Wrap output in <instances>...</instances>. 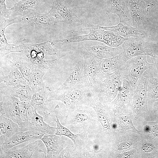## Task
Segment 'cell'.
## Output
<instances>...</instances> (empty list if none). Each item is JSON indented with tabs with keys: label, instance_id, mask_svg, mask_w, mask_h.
<instances>
[{
	"label": "cell",
	"instance_id": "9a60e30c",
	"mask_svg": "<svg viewBox=\"0 0 158 158\" xmlns=\"http://www.w3.org/2000/svg\"><path fill=\"white\" fill-rule=\"evenodd\" d=\"M101 29L114 32L124 37H136L144 39L149 37L146 31L130 25H124L121 22L114 26H102L89 23L87 30Z\"/></svg>",
	"mask_w": 158,
	"mask_h": 158
},
{
	"label": "cell",
	"instance_id": "d6a6232c",
	"mask_svg": "<svg viewBox=\"0 0 158 158\" xmlns=\"http://www.w3.org/2000/svg\"><path fill=\"white\" fill-rule=\"evenodd\" d=\"M126 37H122L114 32L104 30L103 33L102 42L107 45L118 48L126 40Z\"/></svg>",
	"mask_w": 158,
	"mask_h": 158
},
{
	"label": "cell",
	"instance_id": "f1b7e54d",
	"mask_svg": "<svg viewBox=\"0 0 158 158\" xmlns=\"http://www.w3.org/2000/svg\"><path fill=\"white\" fill-rule=\"evenodd\" d=\"M11 62V70L7 76L0 70V83L4 82L8 86L15 87L20 83H26V81L15 64Z\"/></svg>",
	"mask_w": 158,
	"mask_h": 158
},
{
	"label": "cell",
	"instance_id": "7c38bea8",
	"mask_svg": "<svg viewBox=\"0 0 158 158\" xmlns=\"http://www.w3.org/2000/svg\"><path fill=\"white\" fill-rule=\"evenodd\" d=\"M151 69L147 70L143 73L134 90L132 106L136 111H148L147 87Z\"/></svg>",
	"mask_w": 158,
	"mask_h": 158
},
{
	"label": "cell",
	"instance_id": "3957f363",
	"mask_svg": "<svg viewBox=\"0 0 158 158\" xmlns=\"http://www.w3.org/2000/svg\"><path fill=\"white\" fill-rule=\"evenodd\" d=\"M121 77L119 70L97 76L91 89L102 104L108 106L116 97L122 86Z\"/></svg>",
	"mask_w": 158,
	"mask_h": 158
},
{
	"label": "cell",
	"instance_id": "74e56055",
	"mask_svg": "<svg viewBox=\"0 0 158 158\" xmlns=\"http://www.w3.org/2000/svg\"><path fill=\"white\" fill-rule=\"evenodd\" d=\"M74 149L73 143L69 145L60 153L59 158H72V154Z\"/></svg>",
	"mask_w": 158,
	"mask_h": 158
},
{
	"label": "cell",
	"instance_id": "ab89813d",
	"mask_svg": "<svg viewBox=\"0 0 158 158\" xmlns=\"http://www.w3.org/2000/svg\"><path fill=\"white\" fill-rule=\"evenodd\" d=\"M147 7V14L155 6L158 2V0H144Z\"/></svg>",
	"mask_w": 158,
	"mask_h": 158
},
{
	"label": "cell",
	"instance_id": "7bdbcfd3",
	"mask_svg": "<svg viewBox=\"0 0 158 158\" xmlns=\"http://www.w3.org/2000/svg\"><path fill=\"white\" fill-rule=\"evenodd\" d=\"M153 109L158 119V101L153 103Z\"/></svg>",
	"mask_w": 158,
	"mask_h": 158
},
{
	"label": "cell",
	"instance_id": "277c9868",
	"mask_svg": "<svg viewBox=\"0 0 158 158\" xmlns=\"http://www.w3.org/2000/svg\"><path fill=\"white\" fill-rule=\"evenodd\" d=\"M154 64L148 63L146 56L141 55L128 60L119 70L121 77L128 81L135 89L137 82L144 72L148 69L154 68Z\"/></svg>",
	"mask_w": 158,
	"mask_h": 158
},
{
	"label": "cell",
	"instance_id": "7a4b0ae2",
	"mask_svg": "<svg viewBox=\"0 0 158 158\" xmlns=\"http://www.w3.org/2000/svg\"><path fill=\"white\" fill-rule=\"evenodd\" d=\"M91 92L89 81L82 85L73 87H60L51 91L48 97L49 101L61 102L66 110L73 109L83 105H88L89 98Z\"/></svg>",
	"mask_w": 158,
	"mask_h": 158
},
{
	"label": "cell",
	"instance_id": "cb8c5ba5",
	"mask_svg": "<svg viewBox=\"0 0 158 158\" xmlns=\"http://www.w3.org/2000/svg\"><path fill=\"white\" fill-rule=\"evenodd\" d=\"M38 140L19 149L12 151H5L0 149V158H31L40 145L41 142Z\"/></svg>",
	"mask_w": 158,
	"mask_h": 158
},
{
	"label": "cell",
	"instance_id": "8d00e7d4",
	"mask_svg": "<svg viewBox=\"0 0 158 158\" xmlns=\"http://www.w3.org/2000/svg\"><path fill=\"white\" fill-rule=\"evenodd\" d=\"M6 0H0V17L9 19L13 11V8L8 9L5 3Z\"/></svg>",
	"mask_w": 158,
	"mask_h": 158
},
{
	"label": "cell",
	"instance_id": "d4e9b609",
	"mask_svg": "<svg viewBox=\"0 0 158 158\" xmlns=\"http://www.w3.org/2000/svg\"><path fill=\"white\" fill-rule=\"evenodd\" d=\"M20 131L18 124L11 119L0 116V146L16 133Z\"/></svg>",
	"mask_w": 158,
	"mask_h": 158
},
{
	"label": "cell",
	"instance_id": "2e32d148",
	"mask_svg": "<svg viewBox=\"0 0 158 158\" xmlns=\"http://www.w3.org/2000/svg\"><path fill=\"white\" fill-rule=\"evenodd\" d=\"M79 50L83 59L85 73L92 86L95 82L97 76L101 75V64L102 59L89 51Z\"/></svg>",
	"mask_w": 158,
	"mask_h": 158
},
{
	"label": "cell",
	"instance_id": "4316f807",
	"mask_svg": "<svg viewBox=\"0 0 158 158\" xmlns=\"http://www.w3.org/2000/svg\"><path fill=\"white\" fill-rule=\"evenodd\" d=\"M3 95H10L18 98L21 101L30 102L34 92L27 83H20L15 87L1 92Z\"/></svg>",
	"mask_w": 158,
	"mask_h": 158
},
{
	"label": "cell",
	"instance_id": "44dd1931",
	"mask_svg": "<svg viewBox=\"0 0 158 158\" xmlns=\"http://www.w3.org/2000/svg\"><path fill=\"white\" fill-rule=\"evenodd\" d=\"M51 91L48 87L39 92H34L30 102L37 112L44 117L50 114L49 96Z\"/></svg>",
	"mask_w": 158,
	"mask_h": 158
},
{
	"label": "cell",
	"instance_id": "603a6c76",
	"mask_svg": "<svg viewBox=\"0 0 158 158\" xmlns=\"http://www.w3.org/2000/svg\"><path fill=\"white\" fill-rule=\"evenodd\" d=\"M78 49L90 52L102 59L110 58L123 52L118 48L104 44H85L80 46Z\"/></svg>",
	"mask_w": 158,
	"mask_h": 158
},
{
	"label": "cell",
	"instance_id": "f6af8a7d",
	"mask_svg": "<svg viewBox=\"0 0 158 158\" xmlns=\"http://www.w3.org/2000/svg\"><path fill=\"white\" fill-rule=\"evenodd\" d=\"M128 2V1H140V0H127Z\"/></svg>",
	"mask_w": 158,
	"mask_h": 158
},
{
	"label": "cell",
	"instance_id": "ba28073f",
	"mask_svg": "<svg viewBox=\"0 0 158 158\" xmlns=\"http://www.w3.org/2000/svg\"><path fill=\"white\" fill-rule=\"evenodd\" d=\"M88 105L92 107L95 111L98 120L102 131L101 136H110L111 134L113 122V111L108 106L102 104L93 92L90 94Z\"/></svg>",
	"mask_w": 158,
	"mask_h": 158
},
{
	"label": "cell",
	"instance_id": "484cf974",
	"mask_svg": "<svg viewBox=\"0 0 158 158\" xmlns=\"http://www.w3.org/2000/svg\"><path fill=\"white\" fill-rule=\"evenodd\" d=\"M41 1V0H21L15 2L10 18L22 16L31 12L37 11Z\"/></svg>",
	"mask_w": 158,
	"mask_h": 158
},
{
	"label": "cell",
	"instance_id": "ee69618b",
	"mask_svg": "<svg viewBox=\"0 0 158 158\" xmlns=\"http://www.w3.org/2000/svg\"><path fill=\"white\" fill-rule=\"evenodd\" d=\"M152 9H153L154 11L158 14V2L156 5L152 8Z\"/></svg>",
	"mask_w": 158,
	"mask_h": 158
},
{
	"label": "cell",
	"instance_id": "8fae6325",
	"mask_svg": "<svg viewBox=\"0 0 158 158\" xmlns=\"http://www.w3.org/2000/svg\"><path fill=\"white\" fill-rule=\"evenodd\" d=\"M43 118L44 117L38 114L32 106L28 112L26 121L23 122L22 126L20 127V131L35 130L44 134H55L56 128L50 126L44 121Z\"/></svg>",
	"mask_w": 158,
	"mask_h": 158
},
{
	"label": "cell",
	"instance_id": "60d3db41",
	"mask_svg": "<svg viewBox=\"0 0 158 158\" xmlns=\"http://www.w3.org/2000/svg\"><path fill=\"white\" fill-rule=\"evenodd\" d=\"M132 143L130 141H126L119 144L117 146V149L121 150L126 149L130 147Z\"/></svg>",
	"mask_w": 158,
	"mask_h": 158
},
{
	"label": "cell",
	"instance_id": "5bb4252c",
	"mask_svg": "<svg viewBox=\"0 0 158 158\" xmlns=\"http://www.w3.org/2000/svg\"><path fill=\"white\" fill-rule=\"evenodd\" d=\"M44 144L47 151V158H59L60 152L72 143L68 137L56 134H45L40 139Z\"/></svg>",
	"mask_w": 158,
	"mask_h": 158
},
{
	"label": "cell",
	"instance_id": "1f68e13d",
	"mask_svg": "<svg viewBox=\"0 0 158 158\" xmlns=\"http://www.w3.org/2000/svg\"><path fill=\"white\" fill-rule=\"evenodd\" d=\"M102 138L99 133L89 134L87 148L92 158H95L103 150Z\"/></svg>",
	"mask_w": 158,
	"mask_h": 158
},
{
	"label": "cell",
	"instance_id": "d590c367",
	"mask_svg": "<svg viewBox=\"0 0 158 158\" xmlns=\"http://www.w3.org/2000/svg\"><path fill=\"white\" fill-rule=\"evenodd\" d=\"M32 106L30 102L21 101L20 104V116L23 122L26 121L28 112Z\"/></svg>",
	"mask_w": 158,
	"mask_h": 158
},
{
	"label": "cell",
	"instance_id": "b9f144b4",
	"mask_svg": "<svg viewBox=\"0 0 158 158\" xmlns=\"http://www.w3.org/2000/svg\"><path fill=\"white\" fill-rule=\"evenodd\" d=\"M152 59L154 63V65L157 69V76L158 77V56L155 55L152 56Z\"/></svg>",
	"mask_w": 158,
	"mask_h": 158
},
{
	"label": "cell",
	"instance_id": "30bf717a",
	"mask_svg": "<svg viewBox=\"0 0 158 158\" xmlns=\"http://www.w3.org/2000/svg\"><path fill=\"white\" fill-rule=\"evenodd\" d=\"M23 41V40L18 44L16 47L18 52L26 54L34 52L36 54L41 53L44 55L62 57L60 50L62 47L56 40H49L36 44L24 43Z\"/></svg>",
	"mask_w": 158,
	"mask_h": 158
},
{
	"label": "cell",
	"instance_id": "f35d334b",
	"mask_svg": "<svg viewBox=\"0 0 158 158\" xmlns=\"http://www.w3.org/2000/svg\"><path fill=\"white\" fill-rule=\"evenodd\" d=\"M147 130L150 132L152 136L158 140V122H149Z\"/></svg>",
	"mask_w": 158,
	"mask_h": 158
},
{
	"label": "cell",
	"instance_id": "ffe728a7",
	"mask_svg": "<svg viewBox=\"0 0 158 158\" xmlns=\"http://www.w3.org/2000/svg\"><path fill=\"white\" fill-rule=\"evenodd\" d=\"M89 81L85 74L83 57L73 63L69 75L60 87H73L82 85Z\"/></svg>",
	"mask_w": 158,
	"mask_h": 158
},
{
	"label": "cell",
	"instance_id": "ac0fdd59",
	"mask_svg": "<svg viewBox=\"0 0 158 158\" xmlns=\"http://www.w3.org/2000/svg\"><path fill=\"white\" fill-rule=\"evenodd\" d=\"M135 89L128 81L123 79L121 88L108 107L113 111L128 107L132 100Z\"/></svg>",
	"mask_w": 158,
	"mask_h": 158
},
{
	"label": "cell",
	"instance_id": "d6986e66",
	"mask_svg": "<svg viewBox=\"0 0 158 158\" xmlns=\"http://www.w3.org/2000/svg\"><path fill=\"white\" fill-rule=\"evenodd\" d=\"M44 135L39 131L32 130L19 131L4 142L0 149L8 151L13 147L24 142L40 140Z\"/></svg>",
	"mask_w": 158,
	"mask_h": 158
},
{
	"label": "cell",
	"instance_id": "83f0119b",
	"mask_svg": "<svg viewBox=\"0 0 158 158\" xmlns=\"http://www.w3.org/2000/svg\"><path fill=\"white\" fill-rule=\"evenodd\" d=\"M125 62L123 59V52L110 58L102 59L101 75L109 74L119 70Z\"/></svg>",
	"mask_w": 158,
	"mask_h": 158
},
{
	"label": "cell",
	"instance_id": "4dcf8cb0",
	"mask_svg": "<svg viewBox=\"0 0 158 158\" xmlns=\"http://www.w3.org/2000/svg\"><path fill=\"white\" fill-rule=\"evenodd\" d=\"M45 73L35 66L32 70L28 83L34 92H39L44 89L43 78Z\"/></svg>",
	"mask_w": 158,
	"mask_h": 158
},
{
	"label": "cell",
	"instance_id": "7402d4cb",
	"mask_svg": "<svg viewBox=\"0 0 158 158\" xmlns=\"http://www.w3.org/2000/svg\"><path fill=\"white\" fill-rule=\"evenodd\" d=\"M107 1L109 11L118 16L120 22L132 26L127 0H107Z\"/></svg>",
	"mask_w": 158,
	"mask_h": 158
},
{
	"label": "cell",
	"instance_id": "bcb514c9",
	"mask_svg": "<svg viewBox=\"0 0 158 158\" xmlns=\"http://www.w3.org/2000/svg\"><path fill=\"white\" fill-rule=\"evenodd\" d=\"M20 0H13V1H15V2H18Z\"/></svg>",
	"mask_w": 158,
	"mask_h": 158
},
{
	"label": "cell",
	"instance_id": "9c48e42d",
	"mask_svg": "<svg viewBox=\"0 0 158 158\" xmlns=\"http://www.w3.org/2000/svg\"><path fill=\"white\" fill-rule=\"evenodd\" d=\"M20 16V23L25 25V32L27 33L36 32L50 27L57 23L49 13H41L35 11Z\"/></svg>",
	"mask_w": 158,
	"mask_h": 158
},
{
	"label": "cell",
	"instance_id": "e575fe53",
	"mask_svg": "<svg viewBox=\"0 0 158 158\" xmlns=\"http://www.w3.org/2000/svg\"><path fill=\"white\" fill-rule=\"evenodd\" d=\"M18 68L25 79L29 83L31 74L35 66L27 59L16 58L12 61Z\"/></svg>",
	"mask_w": 158,
	"mask_h": 158
},
{
	"label": "cell",
	"instance_id": "f546056e",
	"mask_svg": "<svg viewBox=\"0 0 158 158\" xmlns=\"http://www.w3.org/2000/svg\"><path fill=\"white\" fill-rule=\"evenodd\" d=\"M89 30L90 33L89 34L61 39V41L64 45L73 43L87 41H95L102 42L103 33L104 31V30L91 29Z\"/></svg>",
	"mask_w": 158,
	"mask_h": 158
},
{
	"label": "cell",
	"instance_id": "52a82bcc",
	"mask_svg": "<svg viewBox=\"0 0 158 158\" xmlns=\"http://www.w3.org/2000/svg\"><path fill=\"white\" fill-rule=\"evenodd\" d=\"M122 46L123 59L125 62L132 58L139 56L156 55L152 43L145 41L141 38L126 37Z\"/></svg>",
	"mask_w": 158,
	"mask_h": 158
},
{
	"label": "cell",
	"instance_id": "5b68a950",
	"mask_svg": "<svg viewBox=\"0 0 158 158\" xmlns=\"http://www.w3.org/2000/svg\"><path fill=\"white\" fill-rule=\"evenodd\" d=\"M57 119L56 131L55 134L66 136L69 138L74 145L72 158H91L92 156L87 148L89 133L84 132L78 134H74L70 130L61 124L58 116Z\"/></svg>",
	"mask_w": 158,
	"mask_h": 158
},
{
	"label": "cell",
	"instance_id": "6da1fadb",
	"mask_svg": "<svg viewBox=\"0 0 158 158\" xmlns=\"http://www.w3.org/2000/svg\"><path fill=\"white\" fill-rule=\"evenodd\" d=\"M61 123L74 134L87 132L89 134L99 133L100 126L94 109L89 105H83L66 110L65 115L61 117Z\"/></svg>",
	"mask_w": 158,
	"mask_h": 158
},
{
	"label": "cell",
	"instance_id": "836d02e7",
	"mask_svg": "<svg viewBox=\"0 0 158 158\" xmlns=\"http://www.w3.org/2000/svg\"><path fill=\"white\" fill-rule=\"evenodd\" d=\"M154 68L151 69L147 87V98L151 103L158 101V77L153 75Z\"/></svg>",
	"mask_w": 158,
	"mask_h": 158
},
{
	"label": "cell",
	"instance_id": "4fadbf2b",
	"mask_svg": "<svg viewBox=\"0 0 158 158\" xmlns=\"http://www.w3.org/2000/svg\"><path fill=\"white\" fill-rule=\"evenodd\" d=\"M20 102L16 97L3 95L2 100L0 103V115L11 119L20 127L22 126L23 123L20 116Z\"/></svg>",
	"mask_w": 158,
	"mask_h": 158
},
{
	"label": "cell",
	"instance_id": "e0dca14e",
	"mask_svg": "<svg viewBox=\"0 0 158 158\" xmlns=\"http://www.w3.org/2000/svg\"><path fill=\"white\" fill-rule=\"evenodd\" d=\"M128 4L132 26L143 30L148 23L146 16L147 7L145 2L144 0L128 1Z\"/></svg>",
	"mask_w": 158,
	"mask_h": 158
},
{
	"label": "cell",
	"instance_id": "8992f818",
	"mask_svg": "<svg viewBox=\"0 0 158 158\" xmlns=\"http://www.w3.org/2000/svg\"><path fill=\"white\" fill-rule=\"evenodd\" d=\"M48 13L56 23L64 22L81 30L86 23L75 14L64 0H52V7Z\"/></svg>",
	"mask_w": 158,
	"mask_h": 158
}]
</instances>
